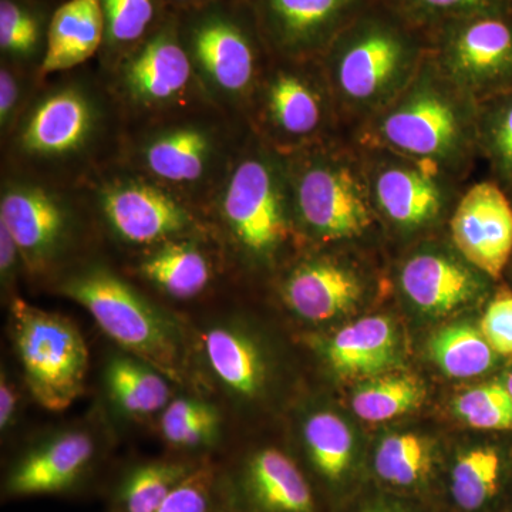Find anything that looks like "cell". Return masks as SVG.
<instances>
[{
    "mask_svg": "<svg viewBox=\"0 0 512 512\" xmlns=\"http://www.w3.org/2000/svg\"><path fill=\"white\" fill-rule=\"evenodd\" d=\"M293 259L281 282L282 298L301 318L323 322L355 311L367 292V275L355 259L340 254L342 247Z\"/></svg>",
    "mask_w": 512,
    "mask_h": 512,
    "instance_id": "obj_17",
    "label": "cell"
},
{
    "mask_svg": "<svg viewBox=\"0 0 512 512\" xmlns=\"http://www.w3.org/2000/svg\"><path fill=\"white\" fill-rule=\"evenodd\" d=\"M403 18L427 30L450 20L512 9V0H387Z\"/></svg>",
    "mask_w": 512,
    "mask_h": 512,
    "instance_id": "obj_37",
    "label": "cell"
},
{
    "mask_svg": "<svg viewBox=\"0 0 512 512\" xmlns=\"http://www.w3.org/2000/svg\"><path fill=\"white\" fill-rule=\"evenodd\" d=\"M247 124L284 156L349 137L319 59L272 56L249 103Z\"/></svg>",
    "mask_w": 512,
    "mask_h": 512,
    "instance_id": "obj_8",
    "label": "cell"
},
{
    "mask_svg": "<svg viewBox=\"0 0 512 512\" xmlns=\"http://www.w3.org/2000/svg\"><path fill=\"white\" fill-rule=\"evenodd\" d=\"M101 74L126 127L210 104L181 43L174 10L141 45Z\"/></svg>",
    "mask_w": 512,
    "mask_h": 512,
    "instance_id": "obj_10",
    "label": "cell"
},
{
    "mask_svg": "<svg viewBox=\"0 0 512 512\" xmlns=\"http://www.w3.org/2000/svg\"><path fill=\"white\" fill-rule=\"evenodd\" d=\"M500 457L491 448L468 451L453 470V495L467 511L483 507L495 494L500 480Z\"/></svg>",
    "mask_w": 512,
    "mask_h": 512,
    "instance_id": "obj_35",
    "label": "cell"
},
{
    "mask_svg": "<svg viewBox=\"0 0 512 512\" xmlns=\"http://www.w3.org/2000/svg\"><path fill=\"white\" fill-rule=\"evenodd\" d=\"M481 333L495 353L512 355V293L501 289L488 305L480 326Z\"/></svg>",
    "mask_w": 512,
    "mask_h": 512,
    "instance_id": "obj_40",
    "label": "cell"
},
{
    "mask_svg": "<svg viewBox=\"0 0 512 512\" xmlns=\"http://www.w3.org/2000/svg\"><path fill=\"white\" fill-rule=\"evenodd\" d=\"M365 512H402L396 510V508L386 507V505H377V507L369 508V510Z\"/></svg>",
    "mask_w": 512,
    "mask_h": 512,
    "instance_id": "obj_45",
    "label": "cell"
},
{
    "mask_svg": "<svg viewBox=\"0 0 512 512\" xmlns=\"http://www.w3.org/2000/svg\"><path fill=\"white\" fill-rule=\"evenodd\" d=\"M57 5L52 0H0V62L40 74Z\"/></svg>",
    "mask_w": 512,
    "mask_h": 512,
    "instance_id": "obj_24",
    "label": "cell"
},
{
    "mask_svg": "<svg viewBox=\"0 0 512 512\" xmlns=\"http://www.w3.org/2000/svg\"><path fill=\"white\" fill-rule=\"evenodd\" d=\"M210 473L192 471L183 483L165 498L156 512H208L210 507Z\"/></svg>",
    "mask_w": 512,
    "mask_h": 512,
    "instance_id": "obj_41",
    "label": "cell"
},
{
    "mask_svg": "<svg viewBox=\"0 0 512 512\" xmlns=\"http://www.w3.org/2000/svg\"><path fill=\"white\" fill-rule=\"evenodd\" d=\"M332 369L342 377H376L397 362L396 330L384 316H367L340 330L328 346Z\"/></svg>",
    "mask_w": 512,
    "mask_h": 512,
    "instance_id": "obj_23",
    "label": "cell"
},
{
    "mask_svg": "<svg viewBox=\"0 0 512 512\" xmlns=\"http://www.w3.org/2000/svg\"><path fill=\"white\" fill-rule=\"evenodd\" d=\"M208 232L171 239L141 251L136 265L138 276L170 298H197L215 278L214 256L204 244Z\"/></svg>",
    "mask_w": 512,
    "mask_h": 512,
    "instance_id": "obj_20",
    "label": "cell"
},
{
    "mask_svg": "<svg viewBox=\"0 0 512 512\" xmlns=\"http://www.w3.org/2000/svg\"><path fill=\"white\" fill-rule=\"evenodd\" d=\"M218 413L210 404L178 399L165 407L161 431L165 440L177 447H195L214 439Z\"/></svg>",
    "mask_w": 512,
    "mask_h": 512,
    "instance_id": "obj_36",
    "label": "cell"
},
{
    "mask_svg": "<svg viewBox=\"0 0 512 512\" xmlns=\"http://www.w3.org/2000/svg\"><path fill=\"white\" fill-rule=\"evenodd\" d=\"M359 147L384 232L407 241L439 229L447 231L451 214L470 181L429 161L387 148Z\"/></svg>",
    "mask_w": 512,
    "mask_h": 512,
    "instance_id": "obj_12",
    "label": "cell"
},
{
    "mask_svg": "<svg viewBox=\"0 0 512 512\" xmlns=\"http://www.w3.org/2000/svg\"><path fill=\"white\" fill-rule=\"evenodd\" d=\"M103 37L101 0H62L50 23L42 80L96 60Z\"/></svg>",
    "mask_w": 512,
    "mask_h": 512,
    "instance_id": "obj_21",
    "label": "cell"
},
{
    "mask_svg": "<svg viewBox=\"0 0 512 512\" xmlns=\"http://www.w3.org/2000/svg\"><path fill=\"white\" fill-rule=\"evenodd\" d=\"M101 9L104 37L96 57L101 72L141 45L170 12L165 0H101Z\"/></svg>",
    "mask_w": 512,
    "mask_h": 512,
    "instance_id": "obj_25",
    "label": "cell"
},
{
    "mask_svg": "<svg viewBox=\"0 0 512 512\" xmlns=\"http://www.w3.org/2000/svg\"><path fill=\"white\" fill-rule=\"evenodd\" d=\"M456 413L474 429L512 431V397L501 384H483L461 394Z\"/></svg>",
    "mask_w": 512,
    "mask_h": 512,
    "instance_id": "obj_38",
    "label": "cell"
},
{
    "mask_svg": "<svg viewBox=\"0 0 512 512\" xmlns=\"http://www.w3.org/2000/svg\"><path fill=\"white\" fill-rule=\"evenodd\" d=\"M505 387H507L508 392H510L512 397V372L507 377V382H505Z\"/></svg>",
    "mask_w": 512,
    "mask_h": 512,
    "instance_id": "obj_46",
    "label": "cell"
},
{
    "mask_svg": "<svg viewBox=\"0 0 512 512\" xmlns=\"http://www.w3.org/2000/svg\"><path fill=\"white\" fill-rule=\"evenodd\" d=\"M251 130L211 104L126 127L119 161L205 215Z\"/></svg>",
    "mask_w": 512,
    "mask_h": 512,
    "instance_id": "obj_3",
    "label": "cell"
},
{
    "mask_svg": "<svg viewBox=\"0 0 512 512\" xmlns=\"http://www.w3.org/2000/svg\"><path fill=\"white\" fill-rule=\"evenodd\" d=\"M451 244L494 282L503 278L512 258V204L490 178L467 185L450 221Z\"/></svg>",
    "mask_w": 512,
    "mask_h": 512,
    "instance_id": "obj_18",
    "label": "cell"
},
{
    "mask_svg": "<svg viewBox=\"0 0 512 512\" xmlns=\"http://www.w3.org/2000/svg\"><path fill=\"white\" fill-rule=\"evenodd\" d=\"M59 292L82 305L104 333L161 372L177 375V330L156 305L110 266L92 261L70 269Z\"/></svg>",
    "mask_w": 512,
    "mask_h": 512,
    "instance_id": "obj_11",
    "label": "cell"
},
{
    "mask_svg": "<svg viewBox=\"0 0 512 512\" xmlns=\"http://www.w3.org/2000/svg\"><path fill=\"white\" fill-rule=\"evenodd\" d=\"M274 57L315 60L373 0H248Z\"/></svg>",
    "mask_w": 512,
    "mask_h": 512,
    "instance_id": "obj_16",
    "label": "cell"
},
{
    "mask_svg": "<svg viewBox=\"0 0 512 512\" xmlns=\"http://www.w3.org/2000/svg\"><path fill=\"white\" fill-rule=\"evenodd\" d=\"M191 473L190 467L178 463H151L136 468L121 487L124 512H156Z\"/></svg>",
    "mask_w": 512,
    "mask_h": 512,
    "instance_id": "obj_33",
    "label": "cell"
},
{
    "mask_svg": "<svg viewBox=\"0 0 512 512\" xmlns=\"http://www.w3.org/2000/svg\"><path fill=\"white\" fill-rule=\"evenodd\" d=\"M52 2H55V3H56V0H52Z\"/></svg>",
    "mask_w": 512,
    "mask_h": 512,
    "instance_id": "obj_48",
    "label": "cell"
},
{
    "mask_svg": "<svg viewBox=\"0 0 512 512\" xmlns=\"http://www.w3.org/2000/svg\"><path fill=\"white\" fill-rule=\"evenodd\" d=\"M490 276L478 271L447 238L421 244L402 259L397 282L407 299L430 315H447L483 295Z\"/></svg>",
    "mask_w": 512,
    "mask_h": 512,
    "instance_id": "obj_19",
    "label": "cell"
},
{
    "mask_svg": "<svg viewBox=\"0 0 512 512\" xmlns=\"http://www.w3.org/2000/svg\"><path fill=\"white\" fill-rule=\"evenodd\" d=\"M477 136L487 178L512 191V90L478 101Z\"/></svg>",
    "mask_w": 512,
    "mask_h": 512,
    "instance_id": "obj_28",
    "label": "cell"
},
{
    "mask_svg": "<svg viewBox=\"0 0 512 512\" xmlns=\"http://www.w3.org/2000/svg\"><path fill=\"white\" fill-rule=\"evenodd\" d=\"M77 190L93 221L126 247L146 251L171 239L210 231L201 211L120 161L90 175Z\"/></svg>",
    "mask_w": 512,
    "mask_h": 512,
    "instance_id": "obj_9",
    "label": "cell"
},
{
    "mask_svg": "<svg viewBox=\"0 0 512 512\" xmlns=\"http://www.w3.org/2000/svg\"><path fill=\"white\" fill-rule=\"evenodd\" d=\"M205 353L215 375L241 396H255L264 382V363L254 343L241 333L215 328L205 335Z\"/></svg>",
    "mask_w": 512,
    "mask_h": 512,
    "instance_id": "obj_27",
    "label": "cell"
},
{
    "mask_svg": "<svg viewBox=\"0 0 512 512\" xmlns=\"http://www.w3.org/2000/svg\"><path fill=\"white\" fill-rule=\"evenodd\" d=\"M430 444L416 434L387 437L377 448L375 466L382 480L394 485L419 483L431 468Z\"/></svg>",
    "mask_w": 512,
    "mask_h": 512,
    "instance_id": "obj_34",
    "label": "cell"
},
{
    "mask_svg": "<svg viewBox=\"0 0 512 512\" xmlns=\"http://www.w3.org/2000/svg\"><path fill=\"white\" fill-rule=\"evenodd\" d=\"M426 394V386L413 375L372 377L353 394L352 406L360 419L382 423L419 409Z\"/></svg>",
    "mask_w": 512,
    "mask_h": 512,
    "instance_id": "obj_30",
    "label": "cell"
},
{
    "mask_svg": "<svg viewBox=\"0 0 512 512\" xmlns=\"http://www.w3.org/2000/svg\"><path fill=\"white\" fill-rule=\"evenodd\" d=\"M40 83L39 72L0 62V140L8 138Z\"/></svg>",
    "mask_w": 512,
    "mask_h": 512,
    "instance_id": "obj_39",
    "label": "cell"
},
{
    "mask_svg": "<svg viewBox=\"0 0 512 512\" xmlns=\"http://www.w3.org/2000/svg\"><path fill=\"white\" fill-rule=\"evenodd\" d=\"M12 335L26 383L40 406L63 412L83 393L89 352L79 330L57 313L13 299Z\"/></svg>",
    "mask_w": 512,
    "mask_h": 512,
    "instance_id": "obj_14",
    "label": "cell"
},
{
    "mask_svg": "<svg viewBox=\"0 0 512 512\" xmlns=\"http://www.w3.org/2000/svg\"><path fill=\"white\" fill-rule=\"evenodd\" d=\"M84 220L93 218L77 188L2 171L0 224L18 244L30 274L56 268L76 244Z\"/></svg>",
    "mask_w": 512,
    "mask_h": 512,
    "instance_id": "obj_13",
    "label": "cell"
},
{
    "mask_svg": "<svg viewBox=\"0 0 512 512\" xmlns=\"http://www.w3.org/2000/svg\"><path fill=\"white\" fill-rule=\"evenodd\" d=\"M16 399L18 396H16L12 384L3 376L2 383H0V427L2 430H5L12 421L16 409Z\"/></svg>",
    "mask_w": 512,
    "mask_h": 512,
    "instance_id": "obj_43",
    "label": "cell"
},
{
    "mask_svg": "<svg viewBox=\"0 0 512 512\" xmlns=\"http://www.w3.org/2000/svg\"><path fill=\"white\" fill-rule=\"evenodd\" d=\"M249 487L265 510L313 512L311 488L295 463L282 451L268 448L252 458Z\"/></svg>",
    "mask_w": 512,
    "mask_h": 512,
    "instance_id": "obj_26",
    "label": "cell"
},
{
    "mask_svg": "<svg viewBox=\"0 0 512 512\" xmlns=\"http://www.w3.org/2000/svg\"><path fill=\"white\" fill-rule=\"evenodd\" d=\"M126 123L96 60L46 77L6 140L2 171L77 188L119 161Z\"/></svg>",
    "mask_w": 512,
    "mask_h": 512,
    "instance_id": "obj_1",
    "label": "cell"
},
{
    "mask_svg": "<svg viewBox=\"0 0 512 512\" xmlns=\"http://www.w3.org/2000/svg\"><path fill=\"white\" fill-rule=\"evenodd\" d=\"M19 268H25L18 244L5 225L0 224V276L2 284L9 285L18 275Z\"/></svg>",
    "mask_w": 512,
    "mask_h": 512,
    "instance_id": "obj_42",
    "label": "cell"
},
{
    "mask_svg": "<svg viewBox=\"0 0 512 512\" xmlns=\"http://www.w3.org/2000/svg\"><path fill=\"white\" fill-rule=\"evenodd\" d=\"M507 194H508V197H510V201H511V204H512V191H508Z\"/></svg>",
    "mask_w": 512,
    "mask_h": 512,
    "instance_id": "obj_47",
    "label": "cell"
},
{
    "mask_svg": "<svg viewBox=\"0 0 512 512\" xmlns=\"http://www.w3.org/2000/svg\"><path fill=\"white\" fill-rule=\"evenodd\" d=\"M293 210L312 247L352 248L383 234L362 150L349 137L285 156Z\"/></svg>",
    "mask_w": 512,
    "mask_h": 512,
    "instance_id": "obj_6",
    "label": "cell"
},
{
    "mask_svg": "<svg viewBox=\"0 0 512 512\" xmlns=\"http://www.w3.org/2000/svg\"><path fill=\"white\" fill-rule=\"evenodd\" d=\"M494 353L481 330L468 325L447 326L430 340L431 359L447 376L457 379L487 372Z\"/></svg>",
    "mask_w": 512,
    "mask_h": 512,
    "instance_id": "obj_31",
    "label": "cell"
},
{
    "mask_svg": "<svg viewBox=\"0 0 512 512\" xmlns=\"http://www.w3.org/2000/svg\"><path fill=\"white\" fill-rule=\"evenodd\" d=\"M477 121L478 101L427 55L412 83L352 140L429 161L470 181L480 163Z\"/></svg>",
    "mask_w": 512,
    "mask_h": 512,
    "instance_id": "obj_4",
    "label": "cell"
},
{
    "mask_svg": "<svg viewBox=\"0 0 512 512\" xmlns=\"http://www.w3.org/2000/svg\"><path fill=\"white\" fill-rule=\"evenodd\" d=\"M94 443L89 434L70 431L39 448L13 470L9 493L52 494L72 485L92 460Z\"/></svg>",
    "mask_w": 512,
    "mask_h": 512,
    "instance_id": "obj_22",
    "label": "cell"
},
{
    "mask_svg": "<svg viewBox=\"0 0 512 512\" xmlns=\"http://www.w3.org/2000/svg\"><path fill=\"white\" fill-rule=\"evenodd\" d=\"M175 15L205 99L247 123L249 103L272 60L248 0H211Z\"/></svg>",
    "mask_w": 512,
    "mask_h": 512,
    "instance_id": "obj_7",
    "label": "cell"
},
{
    "mask_svg": "<svg viewBox=\"0 0 512 512\" xmlns=\"http://www.w3.org/2000/svg\"><path fill=\"white\" fill-rule=\"evenodd\" d=\"M427 55V33L387 0H373L339 33L319 60L350 138L403 93Z\"/></svg>",
    "mask_w": 512,
    "mask_h": 512,
    "instance_id": "obj_2",
    "label": "cell"
},
{
    "mask_svg": "<svg viewBox=\"0 0 512 512\" xmlns=\"http://www.w3.org/2000/svg\"><path fill=\"white\" fill-rule=\"evenodd\" d=\"M426 33L433 62L473 99L512 90V9L450 20Z\"/></svg>",
    "mask_w": 512,
    "mask_h": 512,
    "instance_id": "obj_15",
    "label": "cell"
},
{
    "mask_svg": "<svg viewBox=\"0 0 512 512\" xmlns=\"http://www.w3.org/2000/svg\"><path fill=\"white\" fill-rule=\"evenodd\" d=\"M106 379L111 396L124 412L147 416L168 406L167 380L144 363L116 357L107 367Z\"/></svg>",
    "mask_w": 512,
    "mask_h": 512,
    "instance_id": "obj_29",
    "label": "cell"
},
{
    "mask_svg": "<svg viewBox=\"0 0 512 512\" xmlns=\"http://www.w3.org/2000/svg\"><path fill=\"white\" fill-rule=\"evenodd\" d=\"M305 440L312 461L323 476L339 480L348 470L353 437L345 421L332 413H316L305 426Z\"/></svg>",
    "mask_w": 512,
    "mask_h": 512,
    "instance_id": "obj_32",
    "label": "cell"
},
{
    "mask_svg": "<svg viewBox=\"0 0 512 512\" xmlns=\"http://www.w3.org/2000/svg\"><path fill=\"white\" fill-rule=\"evenodd\" d=\"M211 2V0H165L168 9L178 12V10L195 8V6L204 5V3Z\"/></svg>",
    "mask_w": 512,
    "mask_h": 512,
    "instance_id": "obj_44",
    "label": "cell"
},
{
    "mask_svg": "<svg viewBox=\"0 0 512 512\" xmlns=\"http://www.w3.org/2000/svg\"><path fill=\"white\" fill-rule=\"evenodd\" d=\"M205 218L247 264L258 268L278 264L289 248L303 241L284 154L251 131Z\"/></svg>",
    "mask_w": 512,
    "mask_h": 512,
    "instance_id": "obj_5",
    "label": "cell"
}]
</instances>
